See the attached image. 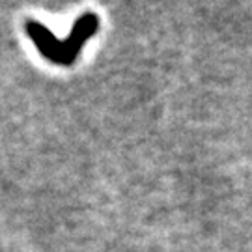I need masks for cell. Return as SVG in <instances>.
Segmentation results:
<instances>
[{
	"mask_svg": "<svg viewBox=\"0 0 252 252\" xmlns=\"http://www.w3.org/2000/svg\"><path fill=\"white\" fill-rule=\"evenodd\" d=\"M99 25V15L94 11H86L75 21L67 39H58L43 23L36 19H28L25 23V30L41 56H45L49 62L56 65H73L79 54L82 53L84 43L97 34Z\"/></svg>",
	"mask_w": 252,
	"mask_h": 252,
	"instance_id": "6da1fadb",
	"label": "cell"
}]
</instances>
